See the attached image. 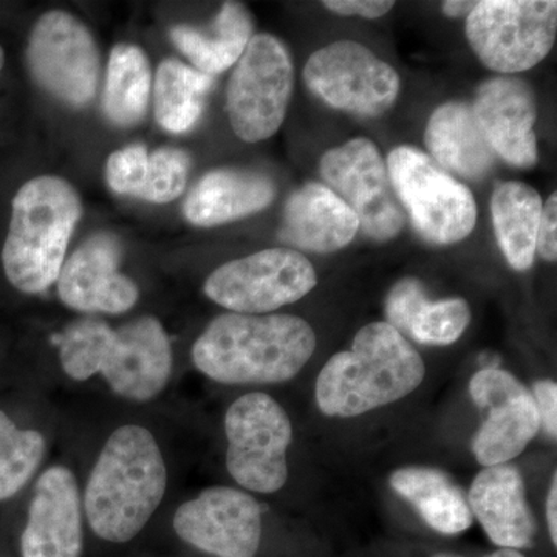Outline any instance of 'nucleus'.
<instances>
[{"label":"nucleus","mask_w":557,"mask_h":557,"mask_svg":"<svg viewBox=\"0 0 557 557\" xmlns=\"http://www.w3.org/2000/svg\"><path fill=\"white\" fill-rule=\"evenodd\" d=\"M426 293L417 278H403L387 296V324L409 336L413 319L428 302Z\"/></svg>","instance_id":"obj_33"},{"label":"nucleus","mask_w":557,"mask_h":557,"mask_svg":"<svg viewBox=\"0 0 557 557\" xmlns=\"http://www.w3.org/2000/svg\"><path fill=\"white\" fill-rule=\"evenodd\" d=\"M394 2L383 0H327L325 9L343 16H361L366 20H379L394 9Z\"/></svg>","instance_id":"obj_36"},{"label":"nucleus","mask_w":557,"mask_h":557,"mask_svg":"<svg viewBox=\"0 0 557 557\" xmlns=\"http://www.w3.org/2000/svg\"><path fill=\"white\" fill-rule=\"evenodd\" d=\"M479 2H465V0H448L443 2L442 11L448 17H465L468 20L469 14L474 11Z\"/></svg>","instance_id":"obj_38"},{"label":"nucleus","mask_w":557,"mask_h":557,"mask_svg":"<svg viewBox=\"0 0 557 557\" xmlns=\"http://www.w3.org/2000/svg\"><path fill=\"white\" fill-rule=\"evenodd\" d=\"M472 516L500 548H530L536 519L528 507L525 483L518 468L496 465L479 472L468 496Z\"/></svg>","instance_id":"obj_19"},{"label":"nucleus","mask_w":557,"mask_h":557,"mask_svg":"<svg viewBox=\"0 0 557 557\" xmlns=\"http://www.w3.org/2000/svg\"><path fill=\"white\" fill-rule=\"evenodd\" d=\"M190 159L185 150L161 148L150 153L145 185L137 197L152 203H170L182 196L188 182Z\"/></svg>","instance_id":"obj_31"},{"label":"nucleus","mask_w":557,"mask_h":557,"mask_svg":"<svg viewBox=\"0 0 557 557\" xmlns=\"http://www.w3.org/2000/svg\"><path fill=\"white\" fill-rule=\"evenodd\" d=\"M100 373L121 398L159 397L172 373L171 341L159 319L143 317L115 330Z\"/></svg>","instance_id":"obj_16"},{"label":"nucleus","mask_w":557,"mask_h":557,"mask_svg":"<svg viewBox=\"0 0 557 557\" xmlns=\"http://www.w3.org/2000/svg\"><path fill=\"white\" fill-rule=\"evenodd\" d=\"M121 242L110 233L91 236L62 265L58 295L69 309L83 313H126L139 292L132 278L119 271Z\"/></svg>","instance_id":"obj_15"},{"label":"nucleus","mask_w":557,"mask_h":557,"mask_svg":"<svg viewBox=\"0 0 557 557\" xmlns=\"http://www.w3.org/2000/svg\"><path fill=\"white\" fill-rule=\"evenodd\" d=\"M542 199L536 189L520 182L502 183L491 199L493 225L498 247L509 265L527 271L536 258Z\"/></svg>","instance_id":"obj_25"},{"label":"nucleus","mask_w":557,"mask_h":557,"mask_svg":"<svg viewBox=\"0 0 557 557\" xmlns=\"http://www.w3.org/2000/svg\"><path fill=\"white\" fill-rule=\"evenodd\" d=\"M276 186L267 175L251 171L208 172L194 186L183 205V214L201 228L248 218L270 207Z\"/></svg>","instance_id":"obj_21"},{"label":"nucleus","mask_w":557,"mask_h":557,"mask_svg":"<svg viewBox=\"0 0 557 557\" xmlns=\"http://www.w3.org/2000/svg\"><path fill=\"white\" fill-rule=\"evenodd\" d=\"M547 522L549 537L553 545H557V478L556 472L553 474L552 486H549L547 498Z\"/></svg>","instance_id":"obj_37"},{"label":"nucleus","mask_w":557,"mask_h":557,"mask_svg":"<svg viewBox=\"0 0 557 557\" xmlns=\"http://www.w3.org/2000/svg\"><path fill=\"white\" fill-rule=\"evenodd\" d=\"M149 153L145 146L132 145L116 150L106 164L110 189L121 196L137 197L148 174Z\"/></svg>","instance_id":"obj_32"},{"label":"nucleus","mask_w":557,"mask_h":557,"mask_svg":"<svg viewBox=\"0 0 557 557\" xmlns=\"http://www.w3.org/2000/svg\"><path fill=\"white\" fill-rule=\"evenodd\" d=\"M317 335L293 314L226 313L205 329L193 361L222 384H276L295 379L313 357Z\"/></svg>","instance_id":"obj_1"},{"label":"nucleus","mask_w":557,"mask_h":557,"mask_svg":"<svg viewBox=\"0 0 557 557\" xmlns=\"http://www.w3.org/2000/svg\"><path fill=\"white\" fill-rule=\"evenodd\" d=\"M391 486L412 504L429 527L442 534H458L472 525L463 491L449 475L434 468H401L391 475Z\"/></svg>","instance_id":"obj_24"},{"label":"nucleus","mask_w":557,"mask_h":557,"mask_svg":"<svg viewBox=\"0 0 557 557\" xmlns=\"http://www.w3.org/2000/svg\"><path fill=\"white\" fill-rule=\"evenodd\" d=\"M79 219V196L67 180L42 175L25 183L14 197L2 249L10 284L27 295L50 288L60 277Z\"/></svg>","instance_id":"obj_4"},{"label":"nucleus","mask_w":557,"mask_h":557,"mask_svg":"<svg viewBox=\"0 0 557 557\" xmlns=\"http://www.w3.org/2000/svg\"><path fill=\"white\" fill-rule=\"evenodd\" d=\"M3 64H5V51H3L2 46H0V70L3 69Z\"/></svg>","instance_id":"obj_40"},{"label":"nucleus","mask_w":557,"mask_h":557,"mask_svg":"<svg viewBox=\"0 0 557 557\" xmlns=\"http://www.w3.org/2000/svg\"><path fill=\"white\" fill-rule=\"evenodd\" d=\"M225 434L226 468L240 486L262 494L284 487L293 429L276 399L260 392L236 399L226 412Z\"/></svg>","instance_id":"obj_8"},{"label":"nucleus","mask_w":557,"mask_h":557,"mask_svg":"<svg viewBox=\"0 0 557 557\" xmlns=\"http://www.w3.org/2000/svg\"><path fill=\"white\" fill-rule=\"evenodd\" d=\"M115 330L98 318L72 322L60 339L62 369L70 379L87 381L101 372Z\"/></svg>","instance_id":"obj_29"},{"label":"nucleus","mask_w":557,"mask_h":557,"mask_svg":"<svg viewBox=\"0 0 557 557\" xmlns=\"http://www.w3.org/2000/svg\"><path fill=\"white\" fill-rule=\"evenodd\" d=\"M469 394L483 413L472 442L479 463L496 467L520 456L541 428L533 394L511 373L493 368L472 376Z\"/></svg>","instance_id":"obj_13"},{"label":"nucleus","mask_w":557,"mask_h":557,"mask_svg":"<svg viewBox=\"0 0 557 557\" xmlns=\"http://www.w3.org/2000/svg\"><path fill=\"white\" fill-rule=\"evenodd\" d=\"M46 453V440L33 429H21L0 410V502L27 485Z\"/></svg>","instance_id":"obj_28"},{"label":"nucleus","mask_w":557,"mask_h":557,"mask_svg":"<svg viewBox=\"0 0 557 557\" xmlns=\"http://www.w3.org/2000/svg\"><path fill=\"white\" fill-rule=\"evenodd\" d=\"M357 214L346 201L321 183H307L287 201L282 242L307 251L335 252L357 236Z\"/></svg>","instance_id":"obj_20"},{"label":"nucleus","mask_w":557,"mask_h":557,"mask_svg":"<svg viewBox=\"0 0 557 557\" xmlns=\"http://www.w3.org/2000/svg\"><path fill=\"white\" fill-rule=\"evenodd\" d=\"M434 557H461L458 555H453V553H440V555H435ZM485 557H525L522 553H519L518 549L511 548H500L497 552L491 553Z\"/></svg>","instance_id":"obj_39"},{"label":"nucleus","mask_w":557,"mask_h":557,"mask_svg":"<svg viewBox=\"0 0 557 557\" xmlns=\"http://www.w3.org/2000/svg\"><path fill=\"white\" fill-rule=\"evenodd\" d=\"M83 549V504L75 475L64 467L47 469L36 482L22 557H79Z\"/></svg>","instance_id":"obj_17"},{"label":"nucleus","mask_w":557,"mask_h":557,"mask_svg":"<svg viewBox=\"0 0 557 557\" xmlns=\"http://www.w3.org/2000/svg\"><path fill=\"white\" fill-rule=\"evenodd\" d=\"M168 471L156 437L143 426L110 435L91 469L84 512L98 537L123 544L137 536L166 493Z\"/></svg>","instance_id":"obj_2"},{"label":"nucleus","mask_w":557,"mask_h":557,"mask_svg":"<svg viewBox=\"0 0 557 557\" xmlns=\"http://www.w3.org/2000/svg\"><path fill=\"white\" fill-rule=\"evenodd\" d=\"M426 375L424 361L387 322L366 325L350 350L329 359L317 380V401L329 417H358L408 397Z\"/></svg>","instance_id":"obj_3"},{"label":"nucleus","mask_w":557,"mask_h":557,"mask_svg":"<svg viewBox=\"0 0 557 557\" xmlns=\"http://www.w3.org/2000/svg\"><path fill=\"white\" fill-rule=\"evenodd\" d=\"M252 38V21L248 10L236 2H226L207 30L177 25L171 39L196 69L218 75L236 64Z\"/></svg>","instance_id":"obj_23"},{"label":"nucleus","mask_w":557,"mask_h":557,"mask_svg":"<svg viewBox=\"0 0 557 557\" xmlns=\"http://www.w3.org/2000/svg\"><path fill=\"white\" fill-rule=\"evenodd\" d=\"M321 175L372 239L386 242L398 236L405 218L375 143L355 138L329 150L321 160Z\"/></svg>","instance_id":"obj_12"},{"label":"nucleus","mask_w":557,"mask_h":557,"mask_svg":"<svg viewBox=\"0 0 557 557\" xmlns=\"http://www.w3.org/2000/svg\"><path fill=\"white\" fill-rule=\"evenodd\" d=\"M533 398L541 423L553 440L557 437V384L555 381H537L533 388Z\"/></svg>","instance_id":"obj_35"},{"label":"nucleus","mask_w":557,"mask_h":557,"mask_svg":"<svg viewBox=\"0 0 557 557\" xmlns=\"http://www.w3.org/2000/svg\"><path fill=\"white\" fill-rule=\"evenodd\" d=\"M214 78L178 60H164L153 86L156 119L164 131L183 134L196 126L205 109V98Z\"/></svg>","instance_id":"obj_26"},{"label":"nucleus","mask_w":557,"mask_h":557,"mask_svg":"<svg viewBox=\"0 0 557 557\" xmlns=\"http://www.w3.org/2000/svg\"><path fill=\"white\" fill-rule=\"evenodd\" d=\"M474 115L493 152L516 168L537 163L536 97L522 79L493 78L475 94Z\"/></svg>","instance_id":"obj_18"},{"label":"nucleus","mask_w":557,"mask_h":557,"mask_svg":"<svg viewBox=\"0 0 557 557\" xmlns=\"http://www.w3.org/2000/svg\"><path fill=\"white\" fill-rule=\"evenodd\" d=\"M424 139L434 159L461 177H486L496 161L474 110L463 102L440 106L429 120Z\"/></svg>","instance_id":"obj_22"},{"label":"nucleus","mask_w":557,"mask_h":557,"mask_svg":"<svg viewBox=\"0 0 557 557\" xmlns=\"http://www.w3.org/2000/svg\"><path fill=\"white\" fill-rule=\"evenodd\" d=\"M304 81L330 108L379 116L394 106L399 76L368 47L339 40L311 54Z\"/></svg>","instance_id":"obj_11"},{"label":"nucleus","mask_w":557,"mask_h":557,"mask_svg":"<svg viewBox=\"0 0 557 557\" xmlns=\"http://www.w3.org/2000/svg\"><path fill=\"white\" fill-rule=\"evenodd\" d=\"M152 73L145 51L132 44L113 47L106 81L104 110L112 123L131 127L145 119Z\"/></svg>","instance_id":"obj_27"},{"label":"nucleus","mask_w":557,"mask_h":557,"mask_svg":"<svg viewBox=\"0 0 557 557\" xmlns=\"http://www.w3.org/2000/svg\"><path fill=\"white\" fill-rule=\"evenodd\" d=\"M317 284V271L306 256L273 248L219 267L203 292L231 313L263 314L302 299Z\"/></svg>","instance_id":"obj_9"},{"label":"nucleus","mask_w":557,"mask_h":557,"mask_svg":"<svg viewBox=\"0 0 557 557\" xmlns=\"http://www.w3.org/2000/svg\"><path fill=\"white\" fill-rule=\"evenodd\" d=\"M174 530L208 555L255 557L262 537V511L244 491L209 487L177 509Z\"/></svg>","instance_id":"obj_14"},{"label":"nucleus","mask_w":557,"mask_h":557,"mask_svg":"<svg viewBox=\"0 0 557 557\" xmlns=\"http://www.w3.org/2000/svg\"><path fill=\"white\" fill-rule=\"evenodd\" d=\"M293 86L295 69L284 44L267 33L252 36L226 90V112L237 137L247 143L273 137L287 115Z\"/></svg>","instance_id":"obj_7"},{"label":"nucleus","mask_w":557,"mask_h":557,"mask_svg":"<svg viewBox=\"0 0 557 557\" xmlns=\"http://www.w3.org/2000/svg\"><path fill=\"white\" fill-rule=\"evenodd\" d=\"M557 196L552 194L547 203L542 207L541 222H539L536 252L547 262L557 259Z\"/></svg>","instance_id":"obj_34"},{"label":"nucleus","mask_w":557,"mask_h":557,"mask_svg":"<svg viewBox=\"0 0 557 557\" xmlns=\"http://www.w3.org/2000/svg\"><path fill=\"white\" fill-rule=\"evenodd\" d=\"M392 188L428 242L450 245L467 239L478 222V205L467 186L440 170L421 150L399 146L387 157Z\"/></svg>","instance_id":"obj_5"},{"label":"nucleus","mask_w":557,"mask_h":557,"mask_svg":"<svg viewBox=\"0 0 557 557\" xmlns=\"http://www.w3.org/2000/svg\"><path fill=\"white\" fill-rule=\"evenodd\" d=\"M469 321H471V310L467 300L443 299L437 302L428 300L413 319L409 336L417 343L429 344V346H449L463 335Z\"/></svg>","instance_id":"obj_30"},{"label":"nucleus","mask_w":557,"mask_h":557,"mask_svg":"<svg viewBox=\"0 0 557 557\" xmlns=\"http://www.w3.org/2000/svg\"><path fill=\"white\" fill-rule=\"evenodd\" d=\"M555 0H483L467 20V38L480 61L500 73L533 69L552 51Z\"/></svg>","instance_id":"obj_6"},{"label":"nucleus","mask_w":557,"mask_h":557,"mask_svg":"<svg viewBox=\"0 0 557 557\" xmlns=\"http://www.w3.org/2000/svg\"><path fill=\"white\" fill-rule=\"evenodd\" d=\"M28 69L36 83L58 100L83 108L94 100L100 81V50L79 20L65 11L44 14L33 27Z\"/></svg>","instance_id":"obj_10"}]
</instances>
